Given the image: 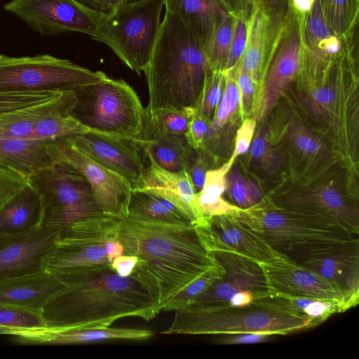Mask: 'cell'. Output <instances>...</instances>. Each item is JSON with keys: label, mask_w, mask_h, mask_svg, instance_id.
Masks as SVG:
<instances>
[{"label": "cell", "mask_w": 359, "mask_h": 359, "mask_svg": "<svg viewBox=\"0 0 359 359\" xmlns=\"http://www.w3.org/2000/svg\"><path fill=\"white\" fill-rule=\"evenodd\" d=\"M148 330L104 327L83 330L44 329L15 335L14 341L26 345H64L107 341L111 340L142 341L151 338Z\"/></svg>", "instance_id": "22"}, {"label": "cell", "mask_w": 359, "mask_h": 359, "mask_svg": "<svg viewBox=\"0 0 359 359\" xmlns=\"http://www.w3.org/2000/svg\"><path fill=\"white\" fill-rule=\"evenodd\" d=\"M107 77L102 72H93L48 54L20 57L0 55V93L65 91Z\"/></svg>", "instance_id": "9"}, {"label": "cell", "mask_w": 359, "mask_h": 359, "mask_svg": "<svg viewBox=\"0 0 359 359\" xmlns=\"http://www.w3.org/2000/svg\"><path fill=\"white\" fill-rule=\"evenodd\" d=\"M53 276L64 287L41 310L50 330L104 328L126 317L149 321L162 311L137 280L111 265Z\"/></svg>", "instance_id": "2"}, {"label": "cell", "mask_w": 359, "mask_h": 359, "mask_svg": "<svg viewBox=\"0 0 359 359\" xmlns=\"http://www.w3.org/2000/svg\"><path fill=\"white\" fill-rule=\"evenodd\" d=\"M232 165L228 161L219 168L208 170L203 188L196 193L200 210L208 220L214 216L231 214L241 210L222 197L226 191V175Z\"/></svg>", "instance_id": "31"}, {"label": "cell", "mask_w": 359, "mask_h": 359, "mask_svg": "<svg viewBox=\"0 0 359 359\" xmlns=\"http://www.w3.org/2000/svg\"><path fill=\"white\" fill-rule=\"evenodd\" d=\"M165 11L177 15L203 43L216 24L229 14L219 0H163Z\"/></svg>", "instance_id": "27"}, {"label": "cell", "mask_w": 359, "mask_h": 359, "mask_svg": "<svg viewBox=\"0 0 359 359\" xmlns=\"http://www.w3.org/2000/svg\"><path fill=\"white\" fill-rule=\"evenodd\" d=\"M281 25L276 24L262 8L252 6L246 47L238 65L256 83Z\"/></svg>", "instance_id": "24"}, {"label": "cell", "mask_w": 359, "mask_h": 359, "mask_svg": "<svg viewBox=\"0 0 359 359\" xmlns=\"http://www.w3.org/2000/svg\"><path fill=\"white\" fill-rule=\"evenodd\" d=\"M219 340L223 344H243L264 342L275 336L268 333L242 332L236 334H221Z\"/></svg>", "instance_id": "47"}, {"label": "cell", "mask_w": 359, "mask_h": 359, "mask_svg": "<svg viewBox=\"0 0 359 359\" xmlns=\"http://www.w3.org/2000/svg\"><path fill=\"white\" fill-rule=\"evenodd\" d=\"M67 138L87 156L128 180L132 189L144 187L146 158L138 141L93 133Z\"/></svg>", "instance_id": "15"}, {"label": "cell", "mask_w": 359, "mask_h": 359, "mask_svg": "<svg viewBox=\"0 0 359 359\" xmlns=\"http://www.w3.org/2000/svg\"><path fill=\"white\" fill-rule=\"evenodd\" d=\"M250 13L251 10L235 16L233 35L225 71L236 66L243 55L248 36Z\"/></svg>", "instance_id": "42"}, {"label": "cell", "mask_w": 359, "mask_h": 359, "mask_svg": "<svg viewBox=\"0 0 359 359\" xmlns=\"http://www.w3.org/2000/svg\"><path fill=\"white\" fill-rule=\"evenodd\" d=\"M225 83V72H209L196 108V114L211 121L222 97Z\"/></svg>", "instance_id": "40"}, {"label": "cell", "mask_w": 359, "mask_h": 359, "mask_svg": "<svg viewBox=\"0 0 359 359\" xmlns=\"http://www.w3.org/2000/svg\"><path fill=\"white\" fill-rule=\"evenodd\" d=\"M217 261V260H216ZM224 271L217 262L175 296L162 311H177L189 305L198 296L221 279Z\"/></svg>", "instance_id": "39"}, {"label": "cell", "mask_w": 359, "mask_h": 359, "mask_svg": "<svg viewBox=\"0 0 359 359\" xmlns=\"http://www.w3.org/2000/svg\"><path fill=\"white\" fill-rule=\"evenodd\" d=\"M208 170V162L204 154H199L194 158L188 172L189 173L195 190L198 192L203 187L205 173Z\"/></svg>", "instance_id": "50"}, {"label": "cell", "mask_w": 359, "mask_h": 359, "mask_svg": "<svg viewBox=\"0 0 359 359\" xmlns=\"http://www.w3.org/2000/svg\"><path fill=\"white\" fill-rule=\"evenodd\" d=\"M163 0H137L104 14L92 36L140 74L149 63L161 22Z\"/></svg>", "instance_id": "6"}, {"label": "cell", "mask_w": 359, "mask_h": 359, "mask_svg": "<svg viewBox=\"0 0 359 359\" xmlns=\"http://www.w3.org/2000/svg\"><path fill=\"white\" fill-rule=\"evenodd\" d=\"M137 0H99L97 10L107 14Z\"/></svg>", "instance_id": "56"}, {"label": "cell", "mask_w": 359, "mask_h": 359, "mask_svg": "<svg viewBox=\"0 0 359 359\" xmlns=\"http://www.w3.org/2000/svg\"><path fill=\"white\" fill-rule=\"evenodd\" d=\"M235 16L228 14L214 27L203 44L210 70L225 72L231 42Z\"/></svg>", "instance_id": "33"}, {"label": "cell", "mask_w": 359, "mask_h": 359, "mask_svg": "<svg viewBox=\"0 0 359 359\" xmlns=\"http://www.w3.org/2000/svg\"><path fill=\"white\" fill-rule=\"evenodd\" d=\"M41 205L39 194L27 182L0 205V233L17 234L40 226Z\"/></svg>", "instance_id": "26"}, {"label": "cell", "mask_w": 359, "mask_h": 359, "mask_svg": "<svg viewBox=\"0 0 359 359\" xmlns=\"http://www.w3.org/2000/svg\"><path fill=\"white\" fill-rule=\"evenodd\" d=\"M243 225L287 257L324 245L358 238L309 217L260 205L233 212Z\"/></svg>", "instance_id": "7"}, {"label": "cell", "mask_w": 359, "mask_h": 359, "mask_svg": "<svg viewBox=\"0 0 359 359\" xmlns=\"http://www.w3.org/2000/svg\"><path fill=\"white\" fill-rule=\"evenodd\" d=\"M128 216L170 223L192 224L173 203L142 189H132Z\"/></svg>", "instance_id": "30"}, {"label": "cell", "mask_w": 359, "mask_h": 359, "mask_svg": "<svg viewBox=\"0 0 359 359\" xmlns=\"http://www.w3.org/2000/svg\"><path fill=\"white\" fill-rule=\"evenodd\" d=\"M75 102L76 95L73 90L63 102L36 123L29 139L49 143L78 134L97 133L71 114Z\"/></svg>", "instance_id": "29"}, {"label": "cell", "mask_w": 359, "mask_h": 359, "mask_svg": "<svg viewBox=\"0 0 359 359\" xmlns=\"http://www.w3.org/2000/svg\"><path fill=\"white\" fill-rule=\"evenodd\" d=\"M144 186L142 190L161 196L179 208L198 226L208 224L196 200V190L187 171L173 172L156 164L145 155Z\"/></svg>", "instance_id": "20"}, {"label": "cell", "mask_w": 359, "mask_h": 359, "mask_svg": "<svg viewBox=\"0 0 359 359\" xmlns=\"http://www.w3.org/2000/svg\"><path fill=\"white\" fill-rule=\"evenodd\" d=\"M210 71L203 43L177 15L165 11L144 71L149 90L146 114L196 109Z\"/></svg>", "instance_id": "3"}, {"label": "cell", "mask_w": 359, "mask_h": 359, "mask_svg": "<svg viewBox=\"0 0 359 359\" xmlns=\"http://www.w3.org/2000/svg\"><path fill=\"white\" fill-rule=\"evenodd\" d=\"M292 139L299 150L307 155L317 153L320 148L319 142L302 127L294 128Z\"/></svg>", "instance_id": "48"}, {"label": "cell", "mask_w": 359, "mask_h": 359, "mask_svg": "<svg viewBox=\"0 0 359 359\" xmlns=\"http://www.w3.org/2000/svg\"><path fill=\"white\" fill-rule=\"evenodd\" d=\"M27 182L40 198V226L62 230L103 215L87 180L68 165L53 163L28 177Z\"/></svg>", "instance_id": "8"}, {"label": "cell", "mask_w": 359, "mask_h": 359, "mask_svg": "<svg viewBox=\"0 0 359 359\" xmlns=\"http://www.w3.org/2000/svg\"><path fill=\"white\" fill-rule=\"evenodd\" d=\"M256 127V120L246 118L237 130L234 151L229 162L233 165L234 161L241 155L245 154L250 149Z\"/></svg>", "instance_id": "45"}, {"label": "cell", "mask_w": 359, "mask_h": 359, "mask_svg": "<svg viewBox=\"0 0 359 359\" xmlns=\"http://www.w3.org/2000/svg\"><path fill=\"white\" fill-rule=\"evenodd\" d=\"M290 0H285V4H286V6H287L288 3L290 2Z\"/></svg>", "instance_id": "60"}, {"label": "cell", "mask_w": 359, "mask_h": 359, "mask_svg": "<svg viewBox=\"0 0 359 359\" xmlns=\"http://www.w3.org/2000/svg\"><path fill=\"white\" fill-rule=\"evenodd\" d=\"M116 217L102 215L61 230L43 269L53 275L111 265L107 243L115 236Z\"/></svg>", "instance_id": "10"}, {"label": "cell", "mask_w": 359, "mask_h": 359, "mask_svg": "<svg viewBox=\"0 0 359 359\" xmlns=\"http://www.w3.org/2000/svg\"><path fill=\"white\" fill-rule=\"evenodd\" d=\"M0 327L13 330L16 335H21L46 329L47 326L41 311L0 304Z\"/></svg>", "instance_id": "38"}, {"label": "cell", "mask_w": 359, "mask_h": 359, "mask_svg": "<svg viewBox=\"0 0 359 359\" xmlns=\"http://www.w3.org/2000/svg\"><path fill=\"white\" fill-rule=\"evenodd\" d=\"M123 255L138 262L130 276L163 310L175 296L216 263L195 225L116 218Z\"/></svg>", "instance_id": "1"}, {"label": "cell", "mask_w": 359, "mask_h": 359, "mask_svg": "<svg viewBox=\"0 0 359 359\" xmlns=\"http://www.w3.org/2000/svg\"><path fill=\"white\" fill-rule=\"evenodd\" d=\"M145 155L161 168L173 172L189 171L194 158L184 135L160 133L138 142Z\"/></svg>", "instance_id": "28"}, {"label": "cell", "mask_w": 359, "mask_h": 359, "mask_svg": "<svg viewBox=\"0 0 359 359\" xmlns=\"http://www.w3.org/2000/svg\"><path fill=\"white\" fill-rule=\"evenodd\" d=\"M72 91H64L50 100L16 111L0 123V139L29 138L36 123L63 102Z\"/></svg>", "instance_id": "32"}, {"label": "cell", "mask_w": 359, "mask_h": 359, "mask_svg": "<svg viewBox=\"0 0 359 359\" xmlns=\"http://www.w3.org/2000/svg\"><path fill=\"white\" fill-rule=\"evenodd\" d=\"M252 157L257 161L269 163L272 158L270 147L264 136H257L250 147Z\"/></svg>", "instance_id": "51"}, {"label": "cell", "mask_w": 359, "mask_h": 359, "mask_svg": "<svg viewBox=\"0 0 359 359\" xmlns=\"http://www.w3.org/2000/svg\"><path fill=\"white\" fill-rule=\"evenodd\" d=\"M323 18L337 35L348 34L358 24L359 0H318Z\"/></svg>", "instance_id": "35"}, {"label": "cell", "mask_w": 359, "mask_h": 359, "mask_svg": "<svg viewBox=\"0 0 359 359\" xmlns=\"http://www.w3.org/2000/svg\"><path fill=\"white\" fill-rule=\"evenodd\" d=\"M302 27L294 13L287 8L267 60V69L256 109L257 118H264L297 77L302 69Z\"/></svg>", "instance_id": "13"}, {"label": "cell", "mask_w": 359, "mask_h": 359, "mask_svg": "<svg viewBox=\"0 0 359 359\" xmlns=\"http://www.w3.org/2000/svg\"><path fill=\"white\" fill-rule=\"evenodd\" d=\"M63 92L0 93V123L18 111L50 100Z\"/></svg>", "instance_id": "41"}, {"label": "cell", "mask_w": 359, "mask_h": 359, "mask_svg": "<svg viewBox=\"0 0 359 359\" xmlns=\"http://www.w3.org/2000/svg\"><path fill=\"white\" fill-rule=\"evenodd\" d=\"M64 284L46 270L0 280V304L41 311Z\"/></svg>", "instance_id": "21"}, {"label": "cell", "mask_w": 359, "mask_h": 359, "mask_svg": "<svg viewBox=\"0 0 359 359\" xmlns=\"http://www.w3.org/2000/svg\"><path fill=\"white\" fill-rule=\"evenodd\" d=\"M47 151L53 163L68 165L87 180L103 214L128 216L132 191L128 180L87 156L67 137L48 143Z\"/></svg>", "instance_id": "11"}, {"label": "cell", "mask_w": 359, "mask_h": 359, "mask_svg": "<svg viewBox=\"0 0 359 359\" xmlns=\"http://www.w3.org/2000/svg\"><path fill=\"white\" fill-rule=\"evenodd\" d=\"M334 92L328 87H320L316 89L313 94V100L323 105L331 104L334 100Z\"/></svg>", "instance_id": "57"}, {"label": "cell", "mask_w": 359, "mask_h": 359, "mask_svg": "<svg viewBox=\"0 0 359 359\" xmlns=\"http://www.w3.org/2000/svg\"><path fill=\"white\" fill-rule=\"evenodd\" d=\"M225 75L224 91L215 115L210 122L203 144L212 140L219 133L240 107L235 67L225 71Z\"/></svg>", "instance_id": "36"}, {"label": "cell", "mask_w": 359, "mask_h": 359, "mask_svg": "<svg viewBox=\"0 0 359 359\" xmlns=\"http://www.w3.org/2000/svg\"><path fill=\"white\" fill-rule=\"evenodd\" d=\"M254 294L248 290H241L233 294L229 299V304L236 307H244L250 305Z\"/></svg>", "instance_id": "55"}, {"label": "cell", "mask_w": 359, "mask_h": 359, "mask_svg": "<svg viewBox=\"0 0 359 359\" xmlns=\"http://www.w3.org/2000/svg\"><path fill=\"white\" fill-rule=\"evenodd\" d=\"M250 6H259L267 12L273 21L280 25L287 11L285 0H248Z\"/></svg>", "instance_id": "49"}, {"label": "cell", "mask_w": 359, "mask_h": 359, "mask_svg": "<svg viewBox=\"0 0 359 359\" xmlns=\"http://www.w3.org/2000/svg\"><path fill=\"white\" fill-rule=\"evenodd\" d=\"M227 12L237 16L251 10L252 6L248 0H219Z\"/></svg>", "instance_id": "54"}, {"label": "cell", "mask_w": 359, "mask_h": 359, "mask_svg": "<svg viewBox=\"0 0 359 359\" xmlns=\"http://www.w3.org/2000/svg\"><path fill=\"white\" fill-rule=\"evenodd\" d=\"M318 273L341 290L348 306L359 300L358 238L313 248L288 257Z\"/></svg>", "instance_id": "14"}, {"label": "cell", "mask_w": 359, "mask_h": 359, "mask_svg": "<svg viewBox=\"0 0 359 359\" xmlns=\"http://www.w3.org/2000/svg\"><path fill=\"white\" fill-rule=\"evenodd\" d=\"M314 2L315 0H290L287 6V8L291 9L294 13L302 28Z\"/></svg>", "instance_id": "53"}, {"label": "cell", "mask_w": 359, "mask_h": 359, "mask_svg": "<svg viewBox=\"0 0 359 359\" xmlns=\"http://www.w3.org/2000/svg\"><path fill=\"white\" fill-rule=\"evenodd\" d=\"M210 252L224 269V275L188 306L224 305L238 291L248 290L255 295L269 290L258 262L226 250L215 249Z\"/></svg>", "instance_id": "16"}, {"label": "cell", "mask_w": 359, "mask_h": 359, "mask_svg": "<svg viewBox=\"0 0 359 359\" xmlns=\"http://www.w3.org/2000/svg\"><path fill=\"white\" fill-rule=\"evenodd\" d=\"M234 67L240 95V107L243 116H245L252 109L257 83L241 68L238 63Z\"/></svg>", "instance_id": "43"}, {"label": "cell", "mask_w": 359, "mask_h": 359, "mask_svg": "<svg viewBox=\"0 0 359 359\" xmlns=\"http://www.w3.org/2000/svg\"><path fill=\"white\" fill-rule=\"evenodd\" d=\"M4 7L41 36L77 32L92 37L104 15L75 0H11Z\"/></svg>", "instance_id": "12"}, {"label": "cell", "mask_w": 359, "mask_h": 359, "mask_svg": "<svg viewBox=\"0 0 359 359\" xmlns=\"http://www.w3.org/2000/svg\"><path fill=\"white\" fill-rule=\"evenodd\" d=\"M164 334H226L260 332L285 335L317 327L313 322L262 309L252 304L236 307L187 306L175 311Z\"/></svg>", "instance_id": "5"}, {"label": "cell", "mask_w": 359, "mask_h": 359, "mask_svg": "<svg viewBox=\"0 0 359 359\" xmlns=\"http://www.w3.org/2000/svg\"><path fill=\"white\" fill-rule=\"evenodd\" d=\"M196 109H162L146 114L144 130L140 139L160 133L184 135Z\"/></svg>", "instance_id": "34"}, {"label": "cell", "mask_w": 359, "mask_h": 359, "mask_svg": "<svg viewBox=\"0 0 359 359\" xmlns=\"http://www.w3.org/2000/svg\"><path fill=\"white\" fill-rule=\"evenodd\" d=\"M196 227L209 252L215 249L226 250L259 264L287 257L243 225L232 213L212 217L207 226Z\"/></svg>", "instance_id": "18"}, {"label": "cell", "mask_w": 359, "mask_h": 359, "mask_svg": "<svg viewBox=\"0 0 359 359\" xmlns=\"http://www.w3.org/2000/svg\"><path fill=\"white\" fill-rule=\"evenodd\" d=\"M60 231L39 226L21 233H0V280L44 270V260Z\"/></svg>", "instance_id": "17"}, {"label": "cell", "mask_w": 359, "mask_h": 359, "mask_svg": "<svg viewBox=\"0 0 359 359\" xmlns=\"http://www.w3.org/2000/svg\"><path fill=\"white\" fill-rule=\"evenodd\" d=\"M252 305L273 313L305 318L318 325L344 312L339 302L293 296L267 290L254 295Z\"/></svg>", "instance_id": "23"}, {"label": "cell", "mask_w": 359, "mask_h": 359, "mask_svg": "<svg viewBox=\"0 0 359 359\" xmlns=\"http://www.w3.org/2000/svg\"><path fill=\"white\" fill-rule=\"evenodd\" d=\"M71 114L95 133L140 141L145 109L135 90L123 79H104L74 89Z\"/></svg>", "instance_id": "4"}, {"label": "cell", "mask_w": 359, "mask_h": 359, "mask_svg": "<svg viewBox=\"0 0 359 359\" xmlns=\"http://www.w3.org/2000/svg\"><path fill=\"white\" fill-rule=\"evenodd\" d=\"M27 180L0 163V205L18 193Z\"/></svg>", "instance_id": "44"}, {"label": "cell", "mask_w": 359, "mask_h": 359, "mask_svg": "<svg viewBox=\"0 0 359 359\" xmlns=\"http://www.w3.org/2000/svg\"><path fill=\"white\" fill-rule=\"evenodd\" d=\"M46 142L29 139H0V163L26 180L53 165Z\"/></svg>", "instance_id": "25"}, {"label": "cell", "mask_w": 359, "mask_h": 359, "mask_svg": "<svg viewBox=\"0 0 359 359\" xmlns=\"http://www.w3.org/2000/svg\"><path fill=\"white\" fill-rule=\"evenodd\" d=\"M210 122L196 113L189 121L184 137L189 145L194 150L198 151L203 148Z\"/></svg>", "instance_id": "46"}, {"label": "cell", "mask_w": 359, "mask_h": 359, "mask_svg": "<svg viewBox=\"0 0 359 359\" xmlns=\"http://www.w3.org/2000/svg\"><path fill=\"white\" fill-rule=\"evenodd\" d=\"M226 191L233 205L241 210L250 208L262 199V190L257 182L246 179L233 165L226 175Z\"/></svg>", "instance_id": "37"}, {"label": "cell", "mask_w": 359, "mask_h": 359, "mask_svg": "<svg viewBox=\"0 0 359 359\" xmlns=\"http://www.w3.org/2000/svg\"><path fill=\"white\" fill-rule=\"evenodd\" d=\"M76 1L79 2V4L90 8L97 10V6L99 0H75Z\"/></svg>", "instance_id": "58"}, {"label": "cell", "mask_w": 359, "mask_h": 359, "mask_svg": "<svg viewBox=\"0 0 359 359\" xmlns=\"http://www.w3.org/2000/svg\"><path fill=\"white\" fill-rule=\"evenodd\" d=\"M138 262L135 255H123L115 258L111 266L112 269L121 276H130Z\"/></svg>", "instance_id": "52"}, {"label": "cell", "mask_w": 359, "mask_h": 359, "mask_svg": "<svg viewBox=\"0 0 359 359\" xmlns=\"http://www.w3.org/2000/svg\"><path fill=\"white\" fill-rule=\"evenodd\" d=\"M269 290L293 296L339 302L350 309L344 293L322 276L288 257L259 264Z\"/></svg>", "instance_id": "19"}, {"label": "cell", "mask_w": 359, "mask_h": 359, "mask_svg": "<svg viewBox=\"0 0 359 359\" xmlns=\"http://www.w3.org/2000/svg\"><path fill=\"white\" fill-rule=\"evenodd\" d=\"M1 334H6V335H16L17 332L13 330L8 329V328H4L0 327V335Z\"/></svg>", "instance_id": "59"}]
</instances>
